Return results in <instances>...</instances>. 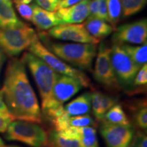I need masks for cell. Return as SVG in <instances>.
Here are the masks:
<instances>
[{
  "mask_svg": "<svg viewBox=\"0 0 147 147\" xmlns=\"http://www.w3.org/2000/svg\"><path fill=\"white\" fill-rule=\"evenodd\" d=\"M25 65L22 59L14 58L9 61L0 93L14 120L40 123L41 109Z\"/></svg>",
  "mask_w": 147,
  "mask_h": 147,
  "instance_id": "cell-1",
  "label": "cell"
},
{
  "mask_svg": "<svg viewBox=\"0 0 147 147\" xmlns=\"http://www.w3.org/2000/svg\"><path fill=\"white\" fill-rule=\"evenodd\" d=\"M22 61L28 66L39 91L42 100V112L47 116L61 105L53 97V89L59 74L49 67L44 61L31 53H25Z\"/></svg>",
  "mask_w": 147,
  "mask_h": 147,
  "instance_id": "cell-2",
  "label": "cell"
},
{
  "mask_svg": "<svg viewBox=\"0 0 147 147\" xmlns=\"http://www.w3.org/2000/svg\"><path fill=\"white\" fill-rule=\"evenodd\" d=\"M39 38L51 53L63 61L82 70H91L92 63L97 55V45L52 42L45 34H39Z\"/></svg>",
  "mask_w": 147,
  "mask_h": 147,
  "instance_id": "cell-3",
  "label": "cell"
},
{
  "mask_svg": "<svg viewBox=\"0 0 147 147\" xmlns=\"http://www.w3.org/2000/svg\"><path fill=\"white\" fill-rule=\"evenodd\" d=\"M38 38L34 29L26 24L19 27L0 28V48L5 55L12 57L29 49Z\"/></svg>",
  "mask_w": 147,
  "mask_h": 147,
  "instance_id": "cell-4",
  "label": "cell"
},
{
  "mask_svg": "<svg viewBox=\"0 0 147 147\" xmlns=\"http://www.w3.org/2000/svg\"><path fill=\"white\" fill-rule=\"evenodd\" d=\"M9 141H18L31 147L47 146V134L36 123L17 120L9 125L5 134Z\"/></svg>",
  "mask_w": 147,
  "mask_h": 147,
  "instance_id": "cell-5",
  "label": "cell"
},
{
  "mask_svg": "<svg viewBox=\"0 0 147 147\" xmlns=\"http://www.w3.org/2000/svg\"><path fill=\"white\" fill-rule=\"evenodd\" d=\"M29 51L35 56L41 59L49 67L57 73L61 75L72 77L81 82L84 87L90 86V80L84 72L80 69L71 67L58 57L51 53L47 47L36 38L29 47Z\"/></svg>",
  "mask_w": 147,
  "mask_h": 147,
  "instance_id": "cell-6",
  "label": "cell"
},
{
  "mask_svg": "<svg viewBox=\"0 0 147 147\" xmlns=\"http://www.w3.org/2000/svg\"><path fill=\"white\" fill-rule=\"evenodd\" d=\"M110 60L120 87L127 89L133 87L134 78L140 67L134 63L121 45L113 44Z\"/></svg>",
  "mask_w": 147,
  "mask_h": 147,
  "instance_id": "cell-7",
  "label": "cell"
},
{
  "mask_svg": "<svg viewBox=\"0 0 147 147\" xmlns=\"http://www.w3.org/2000/svg\"><path fill=\"white\" fill-rule=\"evenodd\" d=\"M111 48L104 42L100 44L93 70V78L96 81L110 90L120 89L118 80L114 72L110 60Z\"/></svg>",
  "mask_w": 147,
  "mask_h": 147,
  "instance_id": "cell-8",
  "label": "cell"
},
{
  "mask_svg": "<svg viewBox=\"0 0 147 147\" xmlns=\"http://www.w3.org/2000/svg\"><path fill=\"white\" fill-rule=\"evenodd\" d=\"M114 44L144 45L147 40V21L142 18L139 21L126 23L116 29L112 37Z\"/></svg>",
  "mask_w": 147,
  "mask_h": 147,
  "instance_id": "cell-9",
  "label": "cell"
},
{
  "mask_svg": "<svg viewBox=\"0 0 147 147\" xmlns=\"http://www.w3.org/2000/svg\"><path fill=\"white\" fill-rule=\"evenodd\" d=\"M100 131L106 147H129L135 134V128L131 124L122 125L102 121Z\"/></svg>",
  "mask_w": 147,
  "mask_h": 147,
  "instance_id": "cell-10",
  "label": "cell"
},
{
  "mask_svg": "<svg viewBox=\"0 0 147 147\" xmlns=\"http://www.w3.org/2000/svg\"><path fill=\"white\" fill-rule=\"evenodd\" d=\"M49 35L55 39L82 44H95L100 41L89 34L83 24H61L49 29Z\"/></svg>",
  "mask_w": 147,
  "mask_h": 147,
  "instance_id": "cell-11",
  "label": "cell"
},
{
  "mask_svg": "<svg viewBox=\"0 0 147 147\" xmlns=\"http://www.w3.org/2000/svg\"><path fill=\"white\" fill-rule=\"evenodd\" d=\"M83 87L81 82L72 77L60 75L57 78L53 89V97L61 105L68 101Z\"/></svg>",
  "mask_w": 147,
  "mask_h": 147,
  "instance_id": "cell-12",
  "label": "cell"
},
{
  "mask_svg": "<svg viewBox=\"0 0 147 147\" xmlns=\"http://www.w3.org/2000/svg\"><path fill=\"white\" fill-rule=\"evenodd\" d=\"M89 0H82L76 4L58 9L57 14L63 24H80L89 16Z\"/></svg>",
  "mask_w": 147,
  "mask_h": 147,
  "instance_id": "cell-13",
  "label": "cell"
},
{
  "mask_svg": "<svg viewBox=\"0 0 147 147\" xmlns=\"http://www.w3.org/2000/svg\"><path fill=\"white\" fill-rule=\"evenodd\" d=\"M90 97L93 115L97 121H102L105 114L118 102L116 97L97 91L91 92Z\"/></svg>",
  "mask_w": 147,
  "mask_h": 147,
  "instance_id": "cell-14",
  "label": "cell"
},
{
  "mask_svg": "<svg viewBox=\"0 0 147 147\" xmlns=\"http://www.w3.org/2000/svg\"><path fill=\"white\" fill-rule=\"evenodd\" d=\"M33 5L32 23L40 30H47L62 23L56 12L42 9L37 5Z\"/></svg>",
  "mask_w": 147,
  "mask_h": 147,
  "instance_id": "cell-15",
  "label": "cell"
},
{
  "mask_svg": "<svg viewBox=\"0 0 147 147\" xmlns=\"http://www.w3.org/2000/svg\"><path fill=\"white\" fill-rule=\"evenodd\" d=\"M25 24L16 15L12 0H0V28L19 27Z\"/></svg>",
  "mask_w": 147,
  "mask_h": 147,
  "instance_id": "cell-16",
  "label": "cell"
},
{
  "mask_svg": "<svg viewBox=\"0 0 147 147\" xmlns=\"http://www.w3.org/2000/svg\"><path fill=\"white\" fill-rule=\"evenodd\" d=\"M84 26L91 36L100 41L110 36L114 30L108 22L94 17H88Z\"/></svg>",
  "mask_w": 147,
  "mask_h": 147,
  "instance_id": "cell-17",
  "label": "cell"
},
{
  "mask_svg": "<svg viewBox=\"0 0 147 147\" xmlns=\"http://www.w3.org/2000/svg\"><path fill=\"white\" fill-rule=\"evenodd\" d=\"M91 109L89 93H85L77 97L64 106L65 113L69 117L88 115Z\"/></svg>",
  "mask_w": 147,
  "mask_h": 147,
  "instance_id": "cell-18",
  "label": "cell"
},
{
  "mask_svg": "<svg viewBox=\"0 0 147 147\" xmlns=\"http://www.w3.org/2000/svg\"><path fill=\"white\" fill-rule=\"evenodd\" d=\"M132 61L140 67L146 64L147 61V43L141 46H131L128 44L121 45Z\"/></svg>",
  "mask_w": 147,
  "mask_h": 147,
  "instance_id": "cell-19",
  "label": "cell"
},
{
  "mask_svg": "<svg viewBox=\"0 0 147 147\" xmlns=\"http://www.w3.org/2000/svg\"><path fill=\"white\" fill-rule=\"evenodd\" d=\"M102 121L122 125H128L131 124L120 104H116L110 108L105 114Z\"/></svg>",
  "mask_w": 147,
  "mask_h": 147,
  "instance_id": "cell-20",
  "label": "cell"
},
{
  "mask_svg": "<svg viewBox=\"0 0 147 147\" xmlns=\"http://www.w3.org/2000/svg\"><path fill=\"white\" fill-rule=\"evenodd\" d=\"M47 146L49 147H82L79 139L65 138L55 130L47 134Z\"/></svg>",
  "mask_w": 147,
  "mask_h": 147,
  "instance_id": "cell-21",
  "label": "cell"
},
{
  "mask_svg": "<svg viewBox=\"0 0 147 147\" xmlns=\"http://www.w3.org/2000/svg\"><path fill=\"white\" fill-rule=\"evenodd\" d=\"M108 23L116 28L122 16V5L121 0H107Z\"/></svg>",
  "mask_w": 147,
  "mask_h": 147,
  "instance_id": "cell-22",
  "label": "cell"
},
{
  "mask_svg": "<svg viewBox=\"0 0 147 147\" xmlns=\"http://www.w3.org/2000/svg\"><path fill=\"white\" fill-rule=\"evenodd\" d=\"M80 142L82 147H100L96 129L91 126L80 127Z\"/></svg>",
  "mask_w": 147,
  "mask_h": 147,
  "instance_id": "cell-23",
  "label": "cell"
},
{
  "mask_svg": "<svg viewBox=\"0 0 147 147\" xmlns=\"http://www.w3.org/2000/svg\"><path fill=\"white\" fill-rule=\"evenodd\" d=\"M147 0H121L122 16L129 17L140 12L146 5Z\"/></svg>",
  "mask_w": 147,
  "mask_h": 147,
  "instance_id": "cell-24",
  "label": "cell"
},
{
  "mask_svg": "<svg viewBox=\"0 0 147 147\" xmlns=\"http://www.w3.org/2000/svg\"><path fill=\"white\" fill-rule=\"evenodd\" d=\"M134 121L135 125L142 130L147 128V108L146 102L137 107L134 112Z\"/></svg>",
  "mask_w": 147,
  "mask_h": 147,
  "instance_id": "cell-25",
  "label": "cell"
},
{
  "mask_svg": "<svg viewBox=\"0 0 147 147\" xmlns=\"http://www.w3.org/2000/svg\"><path fill=\"white\" fill-rule=\"evenodd\" d=\"M15 4L16 10L20 16L26 21L32 22L33 16V5L22 3L18 0H12Z\"/></svg>",
  "mask_w": 147,
  "mask_h": 147,
  "instance_id": "cell-26",
  "label": "cell"
},
{
  "mask_svg": "<svg viewBox=\"0 0 147 147\" xmlns=\"http://www.w3.org/2000/svg\"><path fill=\"white\" fill-rule=\"evenodd\" d=\"M95 122L89 115L70 117L69 125L76 127H83L88 126H95Z\"/></svg>",
  "mask_w": 147,
  "mask_h": 147,
  "instance_id": "cell-27",
  "label": "cell"
},
{
  "mask_svg": "<svg viewBox=\"0 0 147 147\" xmlns=\"http://www.w3.org/2000/svg\"><path fill=\"white\" fill-rule=\"evenodd\" d=\"M69 119H70V117L65 111L63 113L51 119V121L54 126L55 131H61L70 126L69 125Z\"/></svg>",
  "mask_w": 147,
  "mask_h": 147,
  "instance_id": "cell-28",
  "label": "cell"
},
{
  "mask_svg": "<svg viewBox=\"0 0 147 147\" xmlns=\"http://www.w3.org/2000/svg\"><path fill=\"white\" fill-rule=\"evenodd\" d=\"M147 84V65H143L138 71L134 78L133 86L134 87H144Z\"/></svg>",
  "mask_w": 147,
  "mask_h": 147,
  "instance_id": "cell-29",
  "label": "cell"
},
{
  "mask_svg": "<svg viewBox=\"0 0 147 147\" xmlns=\"http://www.w3.org/2000/svg\"><path fill=\"white\" fill-rule=\"evenodd\" d=\"M129 147H147V136L144 131H138L134 134Z\"/></svg>",
  "mask_w": 147,
  "mask_h": 147,
  "instance_id": "cell-30",
  "label": "cell"
},
{
  "mask_svg": "<svg viewBox=\"0 0 147 147\" xmlns=\"http://www.w3.org/2000/svg\"><path fill=\"white\" fill-rule=\"evenodd\" d=\"M60 136L65 138L68 139H79L80 136V127L69 126L65 129L62 130L61 131H57Z\"/></svg>",
  "mask_w": 147,
  "mask_h": 147,
  "instance_id": "cell-31",
  "label": "cell"
},
{
  "mask_svg": "<svg viewBox=\"0 0 147 147\" xmlns=\"http://www.w3.org/2000/svg\"><path fill=\"white\" fill-rule=\"evenodd\" d=\"M60 0H36L38 6L46 10L54 12L57 10Z\"/></svg>",
  "mask_w": 147,
  "mask_h": 147,
  "instance_id": "cell-32",
  "label": "cell"
},
{
  "mask_svg": "<svg viewBox=\"0 0 147 147\" xmlns=\"http://www.w3.org/2000/svg\"><path fill=\"white\" fill-rule=\"evenodd\" d=\"M14 121L9 113H0V133L6 131L9 125Z\"/></svg>",
  "mask_w": 147,
  "mask_h": 147,
  "instance_id": "cell-33",
  "label": "cell"
},
{
  "mask_svg": "<svg viewBox=\"0 0 147 147\" xmlns=\"http://www.w3.org/2000/svg\"><path fill=\"white\" fill-rule=\"evenodd\" d=\"M98 18L108 22L107 0H98Z\"/></svg>",
  "mask_w": 147,
  "mask_h": 147,
  "instance_id": "cell-34",
  "label": "cell"
},
{
  "mask_svg": "<svg viewBox=\"0 0 147 147\" xmlns=\"http://www.w3.org/2000/svg\"><path fill=\"white\" fill-rule=\"evenodd\" d=\"M89 17L98 18V0L89 1Z\"/></svg>",
  "mask_w": 147,
  "mask_h": 147,
  "instance_id": "cell-35",
  "label": "cell"
},
{
  "mask_svg": "<svg viewBox=\"0 0 147 147\" xmlns=\"http://www.w3.org/2000/svg\"><path fill=\"white\" fill-rule=\"evenodd\" d=\"M82 0H61L59 3L57 10L60 8H68V7H70L71 5L76 4V3H79Z\"/></svg>",
  "mask_w": 147,
  "mask_h": 147,
  "instance_id": "cell-36",
  "label": "cell"
},
{
  "mask_svg": "<svg viewBox=\"0 0 147 147\" xmlns=\"http://www.w3.org/2000/svg\"><path fill=\"white\" fill-rule=\"evenodd\" d=\"M5 59H6V56H5V53L0 48V74H1V69H2L3 65L4 63Z\"/></svg>",
  "mask_w": 147,
  "mask_h": 147,
  "instance_id": "cell-37",
  "label": "cell"
},
{
  "mask_svg": "<svg viewBox=\"0 0 147 147\" xmlns=\"http://www.w3.org/2000/svg\"><path fill=\"white\" fill-rule=\"evenodd\" d=\"M0 113H8L6 105H5L4 101L3 100L1 93H0Z\"/></svg>",
  "mask_w": 147,
  "mask_h": 147,
  "instance_id": "cell-38",
  "label": "cell"
},
{
  "mask_svg": "<svg viewBox=\"0 0 147 147\" xmlns=\"http://www.w3.org/2000/svg\"><path fill=\"white\" fill-rule=\"evenodd\" d=\"M18 1H21V2H22V3H27V4H28V3H29L32 2V1H33V0H18Z\"/></svg>",
  "mask_w": 147,
  "mask_h": 147,
  "instance_id": "cell-39",
  "label": "cell"
},
{
  "mask_svg": "<svg viewBox=\"0 0 147 147\" xmlns=\"http://www.w3.org/2000/svg\"><path fill=\"white\" fill-rule=\"evenodd\" d=\"M4 145V142H3V140L0 138V146H3Z\"/></svg>",
  "mask_w": 147,
  "mask_h": 147,
  "instance_id": "cell-40",
  "label": "cell"
},
{
  "mask_svg": "<svg viewBox=\"0 0 147 147\" xmlns=\"http://www.w3.org/2000/svg\"><path fill=\"white\" fill-rule=\"evenodd\" d=\"M0 147H19V146H5V145H3V146H0Z\"/></svg>",
  "mask_w": 147,
  "mask_h": 147,
  "instance_id": "cell-41",
  "label": "cell"
}]
</instances>
